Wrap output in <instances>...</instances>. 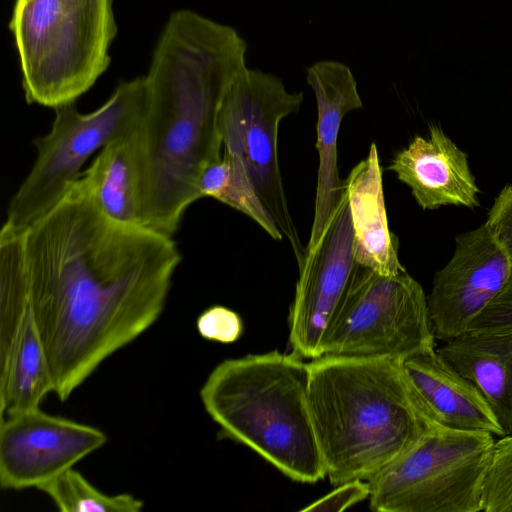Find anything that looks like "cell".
Instances as JSON below:
<instances>
[{"label": "cell", "instance_id": "cell-1", "mask_svg": "<svg viewBox=\"0 0 512 512\" xmlns=\"http://www.w3.org/2000/svg\"><path fill=\"white\" fill-rule=\"evenodd\" d=\"M22 241L29 306L66 401L158 320L181 255L172 237L105 215L78 179Z\"/></svg>", "mask_w": 512, "mask_h": 512}, {"label": "cell", "instance_id": "cell-2", "mask_svg": "<svg viewBox=\"0 0 512 512\" xmlns=\"http://www.w3.org/2000/svg\"><path fill=\"white\" fill-rule=\"evenodd\" d=\"M247 42L230 25L190 9L172 12L145 75L139 125L146 196L143 226L173 237L190 205L202 198L203 171L221 159L218 110L246 67Z\"/></svg>", "mask_w": 512, "mask_h": 512}, {"label": "cell", "instance_id": "cell-3", "mask_svg": "<svg viewBox=\"0 0 512 512\" xmlns=\"http://www.w3.org/2000/svg\"><path fill=\"white\" fill-rule=\"evenodd\" d=\"M308 398L326 477L335 486L369 480L439 425L392 358L312 359Z\"/></svg>", "mask_w": 512, "mask_h": 512}, {"label": "cell", "instance_id": "cell-4", "mask_svg": "<svg viewBox=\"0 0 512 512\" xmlns=\"http://www.w3.org/2000/svg\"><path fill=\"white\" fill-rule=\"evenodd\" d=\"M309 362L277 350L220 362L200 399L222 438L243 444L293 481L326 477L312 421Z\"/></svg>", "mask_w": 512, "mask_h": 512}, {"label": "cell", "instance_id": "cell-5", "mask_svg": "<svg viewBox=\"0 0 512 512\" xmlns=\"http://www.w3.org/2000/svg\"><path fill=\"white\" fill-rule=\"evenodd\" d=\"M114 0H14L8 28L28 104L76 103L108 69Z\"/></svg>", "mask_w": 512, "mask_h": 512}, {"label": "cell", "instance_id": "cell-6", "mask_svg": "<svg viewBox=\"0 0 512 512\" xmlns=\"http://www.w3.org/2000/svg\"><path fill=\"white\" fill-rule=\"evenodd\" d=\"M146 99V79L139 76L121 81L92 112H79L75 103L55 108L50 131L34 141L37 157L9 202L5 223L23 229L52 209L96 151L139 125Z\"/></svg>", "mask_w": 512, "mask_h": 512}, {"label": "cell", "instance_id": "cell-7", "mask_svg": "<svg viewBox=\"0 0 512 512\" xmlns=\"http://www.w3.org/2000/svg\"><path fill=\"white\" fill-rule=\"evenodd\" d=\"M494 435L437 425L368 482L376 512H480Z\"/></svg>", "mask_w": 512, "mask_h": 512}, {"label": "cell", "instance_id": "cell-8", "mask_svg": "<svg viewBox=\"0 0 512 512\" xmlns=\"http://www.w3.org/2000/svg\"><path fill=\"white\" fill-rule=\"evenodd\" d=\"M302 92H290L276 75L243 68L231 81L218 110L224 150L243 163L260 198L284 239L298 268L305 262L303 245L290 213L278 161V130L283 119L300 110Z\"/></svg>", "mask_w": 512, "mask_h": 512}, {"label": "cell", "instance_id": "cell-9", "mask_svg": "<svg viewBox=\"0 0 512 512\" xmlns=\"http://www.w3.org/2000/svg\"><path fill=\"white\" fill-rule=\"evenodd\" d=\"M430 347L435 335L421 285L406 271L382 275L358 265L326 334L323 355L402 361Z\"/></svg>", "mask_w": 512, "mask_h": 512}, {"label": "cell", "instance_id": "cell-10", "mask_svg": "<svg viewBox=\"0 0 512 512\" xmlns=\"http://www.w3.org/2000/svg\"><path fill=\"white\" fill-rule=\"evenodd\" d=\"M357 266L350 209L343 188L324 234L299 268L288 317L293 353L311 360L323 355L326 334Z\"/></svg>", "mask_w": 512, "mask_h": 512}, {"label": "cell", "instance_id": "cell-11", "mask_svg": "<svg viewBox=\"0 0 512 512\" xmlns=\"http://www.w3.org/2000/svg\"><path fill=\"white\" fill-rule=\"evenodd\" d=\"M97 427L33 408L0 423V486L38 489L101 448Z\"/></svg>", "mask_w": 512, "mask_h": 512}, {"label": "cell", "instance_id": "cell-12", "mask_svg": "<svg viewBox=\"0 0 512 512\" xmlns=\"http://www.w3.org/2000/svg\"><path fill=\"white\" fill-rule=\"evenodd\" d=\"M512 260L485 223L459 235L448 264L427 297L435 338L447 342L466 332L506 282Z\"/></svg>", "mask_w": 512, "mask_h": 512}, {"label": "cell", "instance_id": "cell-13", "mask_svg": "<svg viewBox=\"0 0 512 512\" xmlns=\"http://www.w3.org/2000/svg\"><path fill=\"white\" fill-rule=\"evenodd\" d=\"M307 83L317 103L319 156L314 217L307 252L316 247L341 198L343 182L337 167V140L343 118L363 107L350 67L336 60H321L307 68Z\"/></svg>", "mask_w": 512, "mask_h": 512}, {"label": "cell", "instance_id": "cell-14", "mask_svg": "<svg viewBox=\"0 0 512 512\" xmlns=\"http://www.w3.org/2000/svg\"><path fill=\"white\" fill-rule=\"evenodd\" d=\"M388 169L411 189L424 210L445 205L479 206L480 191L467 154L437 125H430L427 138L415 136L398 151Z\"/></svg>", "mask_w": 512, "mask_h": 512}, {"label": "cell", "instance_id": "cell-15", "mask_svg": "<svg viewBox=\"0 0 512 512\" xmlns=\"http://www.w3.org/2000/svg\"><path fill=\"white\" fill-rule=\"evenodd\" d=\"M409 383L445 428L505 436L479 389L430 347L401 361Z\"/></svg>", "mask_w": 512, "mask_h": 512}, {"label": "cell", "instance_id": "cell-16", "mask_svg": "<svg viewBox=\"0 0 512 512\" xmlns=\"http://www.w3.org/2000/svg\"><path fill=\"white\" fill-rule=\"evenodd\" d=\"M353 229V251L359 266L382 275L405 272L398 257V239L390 231L385 208L382 168L377 146L343 181Z\"/></svg>", "mask_w": 512, "mask_h": 512}, {"label": "cell", "instance_id": "cell-17", "mask_svg": "<svg viewBox=\"0 0 512 512\" xmlns=\"http://www.w3.org/2000/svg\"><path fill=\"white\" fill-rule=\"evenodd\" d=\"M139 125L99 150L78 180L105 215L143 226L146 177Z\"/></svg>", "mask_w": 512, "mask_h": 512}, {"label": "cell", "instance_id": "cell-18", "mask_svg": "<svg viewBox=\"0 0 512 512\" xmlns=\"http://www.w3.org/2000/svg\"><path fill=\"white\" fill-rule=\"evenodd\" d=\"M54 383L40 333L28 305L0 326V415L40 407Z\"/></svg>", "mask_w": 512, "mask_h": 512}, {"label": "cell", "instance_id": "cell-19", "mask_svg": "<svg viewBox=\"0 0 512 512\" xmlns=\"http://www.w3.org/2000/svg\"><path fill=\"white\" fill-rule=\"evenodd\" d=\"M438 353L482 393L505 435L512 433V335L466 331Z\"/></svg>", "mask_w": 512, "mask_h": 512}, {"label": "cell", "instance_id": "cell-20", "mask_svg": "<svg viewBox=\"0 0 512 512\" xmlns=\"http://www.w3.org/2000/svg\"><path fill=\"white\" fill-rule=\"evenodd\" d=\"M199 192L202 198H214L245 214L272 239H284L242 161L227 150H224L220 160L203 171Z\"/></svg>", "mask_w": 512, "mask_h": 512}, {"label": "cell", "instance_id": "cell-21", "mask_svg": "<svg viewBox=\"0 0 512 512\" xmlns=\"http://www.w3.org/2000/svg\"><path fill=\"white\" fill-rule=\"evenodd\" d=\"M38 490L62 512H139L144 503L129 493L109 495L93 486L80 472L70 468Z\"/></svg>", "mask_w": 512, "mask_h": 512}, {"label": "cell", "instance_id": "cell-22", "mask_svg": "<svg viewBox=\"0 0 512 512\" xmlns=\"http://www.w3.org/2000/svg\"><path fill=\"white\" fill-rule=\"evenodd\" d=\"M482 511L512 512V433L495 441L483 482Z\"/></svg>", "mask_w": 512, "mask_h": 512}, {"label": "cell", "instance_id": "cell-23", "mask_svg": "<svg viewBox=\"0 0 512 512\" xmlns=\"http://www.w3.org/2000/svg\"><path fill=\"white\" fill-rule=\"evenodd\" d=\"M196 328L206 340L231 344L241 337L244 325L237 312L222 305H213L197 317Z\"/></svg>", "mask_w": 512, "mask_h": 512}, {"label": "cell", "instance_id": "cell-24", "mask_svg": "<svg viewBox=\"0 0 512 512\" xmlns=\"http://www.w3.org/2000/svg\"><path fill=\"white\" fill-rule=\"evenodd\" d=\"M467 331L512 335V266L500 291L472 321Z\"/></svg>", "mask_w": 512, "mask_h": 512}, {"label": "cell", "instance_id": "cell-25", "mask_svg": "<svg viewBox=\"0 0 512 512\" xmlns=\"http://www.w3.org/2000/svg\"><path fill=\"white\" fill-rule=\"evenodd\" d=\"M370 485L368 480L356 479L337 485V488L301 511H343L368 499Z\"/></svg>", "mask_w": 512, "mask_h": 512}, {"label": "cell", "instance_id": "cell-26", "mask_svg": "<svg viewBox=\"0 0 512 512\" xmlns=\"http://www.w3.org/2000/svg\"><path fill=\"white\" fill-rule=\"evenodd\" d=\"M485 224L512 260V184L495 198Z\"/></svg>", "mask_w": 512, "mask_h": 512}]
</instances>
